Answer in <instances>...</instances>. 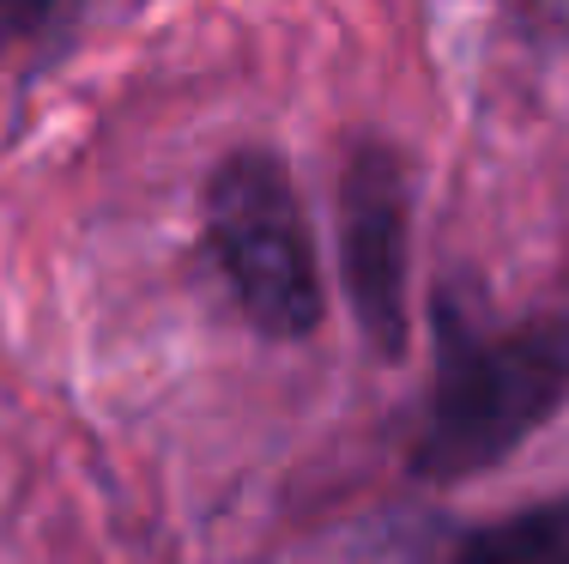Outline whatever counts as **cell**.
<instances>
[{
	"mask_svg": "<svg viewBox=\"0 0 569 564\" xmlns=\"http://www.w3.org/2000/svg\"><path fill=\"white\" fill-rule=\"evenodd\" d=\"M406 170L388 146H358L340 177V267L346 298L376 353L406 346Z\"/></svg>",
	"mask_w": 569,
	"mask_h": 564,
	"instance_id": "3957f363",
	"label": "cell"
},
{
	"mask_svg": "<svg viewBox=\"0 0 569 564\" xmlns=\"http://www.w3.org/2000/svg\"><path fill=\"white\" fill-rule=\"evenodd\" d=\"M569 400V316L515 334H472L442 316L437 388L425 407V437L412 467L425 479H467L497 467L515 443Z\"/></svg>",
	"mask_w": 569,
	"mask_h": 564,
	"instance_id": "6da1fadb",
	"label": "cell"
},
{
	"mask_svg": "<svg viewBox=\"0 0 569 564\" xmlns=\"http://www.w3.org/2000/svg\"><path fill=\"white\" fill-rule=\"evenodd\" d=\"M467 558H491V564H569V498L533 504L521 516L497 522V528L472 534Z\"/></svg>",
	"mask_w": 569,
	"mask_h": 564,
	"instance_id": "277c9868",
	"label": "cell"
},
{
	"mask_svg": "<svg viewBox=\"0 0 569 564\" xmlns=\"http://www.w3.org/2000/svg\"><path fill=\"white\" fill-rule=\"evenodd\" d=\"M56 0H0V37H19V31H37L49 19Z\"/></svg>",
	"mask_w": 569,
	"mask_h": 564,
	"instance_id": "5b68a950",
	"label": "cell"
},
{
	"mask_svg": "<svg viewBox=\"0 0 569 564\" xmlns=\"http://www.w3.org/2000/svg\"><path fill=\"white\" fill-rule=\"evenodd\" d=\"M207 244L242 316L261 334L297 340L321 321L316 244L273 152H237L207 188Z\"/></svg>",
	"mask_w": 569,
	"mask_h": 564,
	"instance_id": "7a4b0ae2",
	"label": "cell"
}]
</instances>
